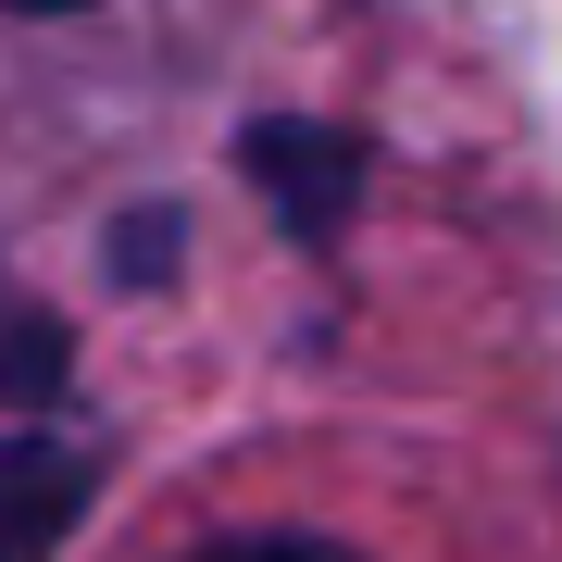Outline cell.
<instances>
[{
    "mask_svg": "<svg viewBox=\"0 0 562 562\" xmlns=\"http://www.w3.org/2000/svg\"><path fill=\"white\" fill-rule=\"evenodd\" d=\"M201 562H350V550H325V538H225Z\"/></svg>",
    "mask_w": 562,
    "mask_h": 562,
    "instance_id": "obj_1",
    "label": "cell"
},
{
    "mask_svg": "<svg viewBox=\"0 0 562 562\" xmlns=\"http://www.w3.org/2000/svg\"><path fill=\"white\" fill-rule=\"evenodd\" d=\"M13 13H76V0H13Z\"/></svg>",
    "mask_w": 562,
    "mask_h": 562,
    "instance_id": "obj_2",
    "label": "cell"
}]
</instances>
